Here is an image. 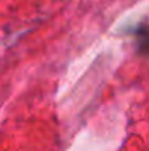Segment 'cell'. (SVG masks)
Returning a JSON list of instances; mask_svg holds the SVG:
<instances>
[{"mask_svg": "<svg viewBox=\"0 0 149 151\" xmlns=\"http://www.w3.org/2000/svg\"><path fill=\"white\" fill-rule=\"evenodd\" d=\"M135 38H136L138 51H139L140 54L149 57V25L139 27V28L136 29Z\"/></svg>", "mask_w": 149, "mask_h": 151, "instance_id": "1", "label": "cell"}]
</instances>
